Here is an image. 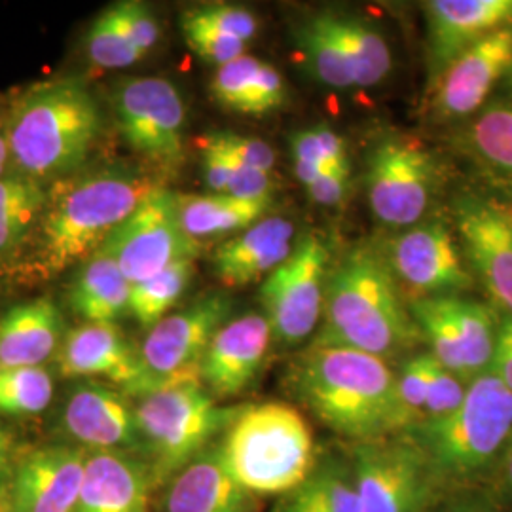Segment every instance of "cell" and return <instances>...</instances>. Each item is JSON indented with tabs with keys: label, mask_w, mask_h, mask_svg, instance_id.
<instances>
[{
	"label": "cell",
	"mask_w": 512,
	"mask_h": 512,
	"mask_svg": "<svg viewBox=\"0 0 512 512\" xmlns=\"http://www.w3.org/2000/svg\"><path fill=\"white\" fill-rule=\"evenodd\" d=\"M329 167L319 164H311V162H294V173L296 179L304 186H310L313 181H317Z\"/></svg>",
	"instance_id": "816d5d0a"
},
{
	"label": "cell",
	"mask_w": 512,
	"mask_h": 512,
	"mask_svg": "<svg viewBox=\"0 0 512 512\" xmlns=\"http://www.w3.org/2000/svg\"><path fill=\"white\" fill-rule=\"evenodd\" d=\"M272 329L264 315L247 313L228 321L213 336L202 361V382L219 399L243 393L264 363L272 344Z\"/></svg>",
	"instance_id": "ac0fdd59"
},
{
	"label": "cell",
	"mask_w": 512,
	"mask_h": 512,
	"mask_svg": "<svg viewBox=\"0 0 512 512\" xmlns=\"http://www.w3.org/2000/svg\"><path fill=\"white\" fill-rule=\"evenodd\" d=\"M440 512H494V509L488 505V501L469 495V497H461L458 501H452Z\"/></svg>",
	"instance_id": "f907efd6"
},
{
	"label": "cell",
	"mask_w": 512,
	"mask_h": 512,
	"mask_svg": "<svg viewBox=\"0 0 512 512\" xmlns=\"http://www.w3.org/2000/svg\"><path fill=\"white\" fill-rule=\"evenodd\" d=\"M509 84H511V86H512V67H511V71H509Z\"/></svg>",
	"instance_id": "11a10c76"
},
{
	"label": "cell",
	"mask_w": 512,
	"mask_h": 512,
	"mask_svg": "<svg viewBox=\"0 0 512 512\" xmlns=\"http://www.w3.org/2000/svg\"><path fill=\"white\" fill-rule=\"evenodd\" d=\"M275 512H361L351 463H317Z\"/></svg>",
	"instance_id": "f1b7e54d"
},
{
	"label": "cell",
	"mask_w": 512,
	"mask_h": 512,
	"mask_svg": "<svg viewBox=\"0 0 512 512\" xmlns=\"http://www.w3.org/2000/svg\"><path fill=\"white\" fill-rule=\"evenodd\" d=\"M492 370L497 378L512 391V315L505 313L497 321V340H495L494 363Z\"/></svg>",
	"instance_id": "c3c4849f"
},
{
	"label": "cell",
	"mask_w": 512,
	"mask_h": 512,
	"mask_svg": "<svg viewBox=\"0 0 512 512\" xmlns=\"http://www.w3.org/2000/svg\"><path fill=\"white\" fill-rule=\"evenodd\" d=\"M116 126L128 147L162 173L184 162L186 109L177 88L158 76H129L110 95Z\"/></svg>",
	"instance_id": "30bf717a"
},
{
	"label": "cell",
	"mask_w": 512,
	"mask_h": 512,
	"mask_svg": "<svg viewBox=\"0 0 512 512\" xmlns=\"http://www.w3.org/2000/svg\"><path fill=\"white\" fill-rule=\"evenodd\" d=\"M213 135L224 148L228 167H230V183H228L226 194L232 198H238V200H247V202H270V194H272L270 173L245 164L220 141L217 133H213Z\"/></svg>",
	"instance_id": "b9f144b4"
},
{
	"label": "cell",
	"mask_w": 512,
	"mask_h": 512,
	"mask_svg": "<svg viewBox=\"0 0 512 512\" xmlns=\"http://www.w3.org/2000/svg\"><path fill=\"white\" fill-rule=\"evenodd\" d=\"M385 258L395 277L420 298L446 296L469 285L458 245L442 222H425L393 239Z\"/></svg>",
	"instance_id": "5bb4252c"
},
{
	"label": "cell",
	"mask_w": 512,
	"mask_h": 512,
	"mask_svg": "<svg viewBox=\"0 0 512 512\" xmlns=\"http://www.w3.org/2000/svg\"><path fill=\"white\" fill-rule=\"evenodd\" d=\"M63 423L74 440L93 452L141 450L135 408L107 385L90 382L76 387L65 404Z\"/></svg>",
	"instance_id": "d6986e66"
},
{
	"label": "cell",
	"mask_w": 512,
	"mask_h": 512,
	"mask_svg": "<svg viewBox=\"0 0 512 512\" xmlns=\"http://www.w3.org/2000/svg\"><path fill=\"white\" fill-rule=\"evenodd\" d=\"M294 226L283 217H266L222 243L213 256L224 287L241 289L266 279L293 253Z\"/></svg>",
	"instance_id": "7402d4cb"
},
{
	"label": "cell",
	"mask_w": 512,
	"mask_h": 512,
	"mask_svg": "<svg viewBox=\"0 0 512 512\" xmlns=\"http://www.w3.org/2000/svg\"><path fill=\"white\" fill-rule=\"evenodd\" d=\"M475 148L499 169L512 175V105L486 110L473 126Z\"/></svg>",
	"instance_id": "d590c367"
},
{
	"label": "cell",
	"mask_w": 512,
	"mask_h": 512,
	"mask_svg": "<svg viewBox=\"0 0 512 512\" xmlns=\"http://www.w3.org/2000/svg\"><path fill=\"white\" fill-rule=\"evenodd\" d=\"M442 313L456 338L463 357L469 384L488 372L494 363L497 321L490 310L478 302L459 296H437Z\"/></svg>",
	"instance_id": "83f0119b"
},
{
	"label": "cell",
	"mask_w": 512,
	"mask_h": 512,
	"mask_svg": "<svg viewBox=\"0 0 512 512\" xmlns=\"http://www.w3.org/2000/svg\"><path fill=\"white\" fill-rule=\"evenodd\" d=\"M131 283L112 256L97 251L76 275L71 308L86 323H114L129 308Z\"/></svg>",
	"instance_id": "484cf974"
},
{
	"label": "cell",
	"mask_w": 512,
	"mask_h": 512,
	"mask_svg": "<svg viewBox=\"0 0 512 512\" xmlns=\"http://www.w3.org/2000/svg\"><path fill=\"white\" fill-rule=\"evenodd\" d=\"M458 228L476 275L512 315V203L469 198L459 203Z\"/></svg>",
	"instance_id": "9a60e30c"
},
{
	"label": "cell",
	"mask_w": 512,
	"mask_h": 512,
	"mask_svg": "<svg viewBox=\"0 0 512 512\" xmlns=\"http://www.w3.org/2000/svg\"><path fill=\"white\" fill-rule=\"evenodd\" d=\"M435 363H437V359L431 353H420V355L410 357L404 363L401 372L397 374L399 397H401L406 414L412 420V427L421 423L425 416L427 391H429Z\"/></svg>",
	"instance_id": "74e56055"
},
{
	"label": "cell",
	"mask_w": 512,
	"mask_h": 512,
	"mask_svg": "<svg viewBox=\"0 0 512 512\" xmlns=\"http://www.w3.org/2000/svg\"><path fill=\"white\" fill-rule=\"evenodd\" d=\"M63 317L50 298L23 302L0 319V370L42 366L61 340Z\"/></svg>",
	"instance_id": "d4e9b609"
},
{
	"label": "cell",
	"mask_w": 512,
	"mask_h": 512,
	"mask_svg": "<svg viewBox=\"0 0 512 512\" xmlns=\"http://www.w3.org/2000/svg\"><path fill=\"white\" fill-rule=\"evenodd\" d=\"M200 245L184 234L177 196L160 190L148 198L99 249L112 256L129 283L160 274L177 260L194 258Z\"/></svg>",
	"instance_id": "4fadbf2b"
},
{
	"label": "cell",
	"mask_w": 512,
	"mask_h": 512,
	"mask_svg": "<svg viewBox=\"0 0 512 512\" xmlns=\"http://www.w3.org/2000/svg\"><path fill=\"white\" fill-rule=\"evenodd\" d=\"M283 101H285L283 76L275 67L262 61L256 71L255 82L251 86L249 97H247L245 114H251V116L268 114L272 110L279 109L283 105Z\"/></svg>",
	"instance_id": "ee69618b"
},
{
	"label": "cell",
	"mask_w": 512,
	"mask_h": 512,
	"mask_svg": "<svg viewBox=\"0 0 512 512\" xmlns=\"http://www.w3.org/2000/svg\"><path fill=\"white\" fill-rule=\"evenodd\" d=\"M323 313L325 327L313 346L357 349L387 361L418 340L397 277L385 255L368 245L349 249L330 270Z\"/></svg>",
	"instance_id": "7a4b0ae2"
},
{
	"label": "cell",
	"mask_w": 512,
	"mask_h": 512,
	"mask_svg": "<svg viewBox=\"0 0 512 512\" xmlns=\"http://www.w3.org/2000/svg\"><path fill=\"white\" fill-rule=\"evenodd\" d=\"M349 167H329L317 181L306 186L311 200L319 205H338L348 192Z\"/></svg>",
	"instance_id": "7dc6e473"
},
{
	"label": "cell",
	"mask_w": 512,
	"mask_h": 512,
	"mask_svg": "<svg viewBox=\"0 0 512 512\" xmlns=\"http://www.w3.org/2000/svg\"><path fill=\"white\" fill-rule=\"evenodd\" d=\"M54 399V380L44 366L0 370V414L33 416Z\"/></svg>",
	"instance_id": "836d02e7"
},
{
	"label": "cell",
	"mask_w": 512,
	"mask_h": 512,
	"mask_svg": "<svg viewBox=\"0 0 512 512\" xmlns=\"http://www.w3.org/2000/svg\"><path fill=\"white\" fill-rule=\"evenodd\" d=\"M10 160V150H8V141H6V133L4 128L0 126V179L4 177V171H6V164Z\"/></svg>",
	"instance_id": "db71d44e"
},
{
	"label": "cell",
	"mask_w": 512,
	"mask_h": 512,
	"mask_svg": "<svg viewBox=\"0 0 512 512\" xmlns=\"http://www.w3.org/2000/svg\"><path fill=\"white\" fill-rule=\"evenodd\" d=\"M184 234L200 245L202 239L228 236L266 219L270 202H247L228 194L177 196Z\"/></svg>",
	"instance_id": "4316f807"
},
{
	"label": "cell",
	"mask_w": 512,
	"mask_h": 512,
	"mask_svg": "<svg viewBox=\"0 0 512 512\" xmlns=\"http://www.w3.org/2000/svg\"><path fill=\"white\" fill-rule=\"evenodd\" d=\"M512 67V27H503L459 54L442 73L433 105L440 118H463L488 99Z\"/></svg>",
	"instance_id": "e0dca14e"
},
{
	"label": "cell",
	"mask_w": 512,
	"mask_h": 512,
	"mask_svg": "<svg viewBox=\"0 0 512 512\" xmlns=\"http://www.w3.org/2000/svg\"><path fill=\"white\" fill-rule=\"evenodd\" d=\"M0 126H2V124H0Z\"/></svg>",
	"instance_id": "9f6ffc18"
},
{
	"label": "cell",
	"mask_w": 512,
	"mask_h": 512,
	"mask_svg": "<svg viewBox=\"0 0 512 512\" xmlns=\"http://www.w3.org/2000/svg\"><path fill=\"white\" fill-rule=\"evenodd\" d=\"M194 258H183L167 266L160 274L131 285L128 311L145 327H156L190 285Z\"/></svg>",
	"instance_id": "1f68e13d"
},
{
	"label": "cell",
	"mask_w": 512,
	"mask_h": 512,
	"mask_svg": "<svg viewBox=\"0 0 512 512\" xmlns=\"http://www.w3.org/2000/svg\"><path fill=\"white\" fill-rule=\"evenodd\" d=\"M338 29L348 54L353 84L357 88L378 86L391 71V52L384 37L355 18L338 16Z\"/></svg>",
	"instance_id": "d6a6232c"
},
{
	"label": "cell",
	"mask_w": 512,
	"mask_h": 512,
	"mask_svg": "<svg viewBox=\"0 0 512 512\" xmlns=\"http://www.w3.org/2000/svg\"><path fill=\"white\" fill-rule=\"evenodd\" d=\"M59 368L67 378L103 376L126 391L139 376V351L114 323H86L63 340Z\"/></svg>",
	"instance_id": "603a6c76"
},
{
	"label": "cell",
	"mask_w": 512,
	"mask_h": 512,
	"mask_svg": "<svg viewBox=\"0 0 512 512\" xmlns=\"http://www.w3.org/2000/svg\"><path fill=\"white\" fill-rule=\"evenodd\" d=\"M181 27H183L184 40L190 46V50L198 57H202L203 61L213 63L217 67H222L247 52V42L228 37L211 27H205L198 21H192L183 16Z\"/></svg>",
	"instance_id": "f35d334b"
},
{
	"label": "cell",
	"mask_w": 512,
	"mask_h": 512,
	"mask_svg": "<svg viewBox=\"0 0 512 512\" xmlns=\"http://www.w3.org/2000/svg\"><path fill=\"white\" fill-rule=\"evenodd\" d=\"M289 389L330 431L355 444L412 429L387 361L357 349L311 346L291 366Z\"/></svg>",
	"instance_id": "6da1fadb"
},
{
	"label": "cell",
	"mask_w": 512,
	"mask_h": 512,
	"mask_svg": "<svg viewBox=\"0 0 512 512\" xmlns=\"http://www.w3.org/2000/svg\"><path fill=\"white\" fill-rule=\"evenodd\" d=\"M165 512H255V499L224 463L220 444L209 446L171 478Z\"/></svg>",
	"instance_id": "44dd1931"
},
{
	"label": "cell",
	"mask_w": 512,
	"mask_h": 512,
	"mask_svg": "<svg viewBox=\"0 0 512 512\" xmlns=\"http://www.w3.org/2000/svg\"><path fill=\"white\" fill-rule=\"evenodd\" d=\"M122 33L131 40V44L147 55L160 40V25L145 4L129 0L118 2L107 8Z\"/></svg>",
	"instance_id": "60d3db41"
},
{
	"label": "cell",
	"mask_w": 512,
	"mask_h": 512,
	"mask_svg": "<svg viewBox=\"0 0 512 512\" xmlns=\"http://www.w3.org/2000/svg\"><path fill=\"white\" fill-rule=\"evenodd\" d=\"M298 42L319 82L334 90L355 86L336 14H319L308 19L298 33Z\"/></svg>",
	"instance_id": "f546056e"
},
{
	"label": "cell",
	"mask_w": 512,
	"mask_h": 512,
	"mask_svg": "<svg viewBox=\"0 0 512 512\" xmlns=\"http://www.w3.org/2000/svg\"><path fill=\"white\" fill-rule=\"evenodd\" d=\"M14 439L12 435L0 425V484L10 480L14 473Z\"/></svg>",
	"instance_id": "681fc988"
},
{
	"label": "cell",
	"mask_w": 512,
	"mask_h": 512,
	"mask_svg": "<svg viewBox=\"0 0 512 512\" xmlns=\"http://www.w3.org/2000/svg\"><path fill=\"white\" fill-rule=\"evenodd\" d=\"M200 147H202L205 183L215 194H226L228 183H230V167H228L224 148L215 139L213 133L203 137Z\"/></svg>",
	"instance_id": "bcb514c9"
},
{
	"label": "cell",
	"mask_w": 512,
	"mask_h": 512,
	"mask_svg": "<svg viewBox=\"0 0 512 512\" xmlns=\"http://www.w3.org/2000/svg\"><path fill=\"white\" fill-rule=\"evenodd\" d=\"M329 251L317 236H302L293 253L264 279L260 300L272 336L294 348L317 329L325 310Z\"/></svg>",
	"instance_id": "8fae6325"
},
{
	"label": "cell",
	"mask_w": 512,
	"mask_h": 512,
	"mask_svg": "<svg viewBox=\"0 0 512 512\" xmlns=\"http://www.w3.org/2000/svg\"><path fill=\"white\" fill-rule=\"evenodd\" d=\"M220 141L230 148L243 162L260 171L272 173L275 164V152L266 141L255 137H243L236 133H217Z\"/></svg>",
	"instance_id": "f6af8a7d"
},
{
	"label": "cell",
	"mask_w": 512,
	"mask_h": 512,
	"mask_svg": "<svg viewBox=\"0 0 512 512\" xmlns=\"http://www.w3.org/2000/svg\"><path fill=\"white\" fill-rule=\"evenodd\" d=\"M499 463H501V469H503V480H505L507 488L512 492V439Z\"/></svg>",
	"instance_id": "f5cc1de1"
},
{
	"label": "cell",
	"mask_w": 512,
	"mask_h": 512,
	"mask_svg": "<svg viewBox=\"0 0 512 512\" xmlns=\"http://www.w3.org/2000/svg\"><path fill=\"white\" fill-rule=\"evenodd\" d=\"M152 177L105 169L55 184L40 217L37 268L46 275L88 260L126 220L160 192Z\"/></svg>",
	"instance_id": "277c9868"
},
{
	"label": "cell",
	"mask_w": 512,
	"mask_h": 512,
	"mask_svg": "<svg viewBox=\"0 0 512 512\" xmlns=\"http://www.w3.org/2000/svg\"><path fill=\"white\" fill-rule=\"evenodd\" d=\"M351 467L361 512H427L442 486L408 433L355 444Z\"/></svg>",
	"instance_id": "9c48e42d"
},
{
	"label": "cell",
	"mask_w": 512,
	"mask_h": 512,
	"mask_svg": "<svg viewBox=\"0 0 512 512\" xmlns=\"http://www.w3.org/2000/svg\"><path fill=\"white\" fill-rule=\"evenodd\" d=\"M260 63L262 61L245 54L217 69L211 82V93L222 109L245 114L247 97Z\"/></svg>",
	"instance_id": "8d00e7d4"
},
{
	"label": "cell",
	"mask_w": 512,
	"mask_h": 512,
	"mask_svg": "<svg viewBox=\"0 0 512 512\" xmlns=\"http://www.w3.org/2000/svg\"><path fill=\"white\" fill-rule=\"evenodd\" d=\"M152 478L124 452H92L73 512H147Z\"/></svg>",
	"instance_id": "cb8c5ba5"
},
{
	"label": "cell",
	"mask_w": 512,
	"mask_h": 512,
	"mask_svg": "<svg viewBox=\"0 0 512 512\" xmlns=\"http://www.w3.org/2000/svg\"><path fill=\"white\" fill-rule=\"evenodd\" d=\"M232 300L213 293L164 317L139 349V376L126 393L137 399L162 385L202 380V361L213 336L228 323Z\"/></svg>",
	"instance_id": "ba28073f"
},
{
	"label": "cell",
	"mask_w": 512,
	"mask_h": 512,
	"mask_svg": "<svg viewBox=\"0 0 512 512\" xmlns=\"http://www.w3.org/2000/svg\"><path fill=\"white\" fill-rule=\"evenodd\" d=\"M88 454L48 446L19 459L8 480L6 512H73Z\"/></svg>",
	"instance_id": "2e32d148"
},
{
	"label": "cell",
	"mask_w": 512,
	"mask_h": 512,
	"mask_svg": "<svg viewBox=\"0 0 512 512\" xmlns=\"http://www.w3.org/2000/svg\"><path fill=\"white\" fill-rule=\"evenodd\" d=\"M48 203V194L37 179L4 175L0 179V256L14 251L37 222Z\"/></svg>",
	"instance_id": "4dcf8cb0"
},
{
	"label": "cell",
	"mask_w": 512,
	"mask_h": 512,
	"mask_svg": "<svg viewBox=\"0 0 512 512\" xmlns=\"http://www.w3.org/2000/svg\"><path fill=\"white\" fill-rule=\"evenodd\" d=\"M86 44L90 61L101 69H124L145 57L122 33L109 10L93 21Z\"/></svg>",
	"instance_id": "e575fe53"
},
{
	"label": "cell",
	"mask_w": 512,
	"mask_h": 512,
	"mask_svg": "<svg viewBox=\"0 0 512 512\" xmlns=\"http://www.w3.org/2000/svg\"><path fill=\"white\" fill-rule=\"evenodd\" d=\"M239 412L220 408L202 380L162 385L139 397L135 420L154 484L173 478L228 429Z\"/></svg>",
	"instance_id": "52a82bcc"
},
{
	"label": "cell",
	"mask_w": 512,
	"mask_h": 512,
	"mask_svg": "<svg viewBox=\"0 0 512 512\" xmlns=\"http://www.w3.org/2000/svg\"><path fill=\"white\" fill-rule=\"evenodd\" d=\"M433 71L442 73L478 40L512 23V0H433L425 4Z\"/></svg>",
	"instance_id": "ffe728a7"
},
{
	"label": "cell",
	"mask_w": 512,
	"mask_h": 512,
	"mask_svg": "<svg viewBox=\"0 0 512 512\" xmlns=\"http://www.w3.org/2000/svg\"><path fill=\"white\" fill-rule=\"evenodd\" d=\"M437 186V165L420 143L385 139L372 150L366 192L376 219L387 226H412L423 217Z\"/></svg>",
	"instance_id": "7c38bea8"
},
{
	"label": "cell",
	"mask_w": 512,
	"mask_h": 512,
	"mask_svg": "<svg viewBox=\"0 0 512 512\" xmlns=\"http://www.w3.org/2000/svg\"><path fill=\"white\" fill-rule=\"evenodd\" d=\"M183 16L243 42H249L258 31L255 14L234 4H202L184 12Z\"/></svg>",
	"instance_id": "ab89813d"
},
{
	"label": "cell",
	"mask_w": 512,
	"mask_h": 512,
	"mask_svg": "<svg viewBox=\"0 0 512 512\" xmlns=\"http://www.w3.org/2000/svg\"><path fill=\"white\" fill-rule=\"evenodd\" d=\"M220 452L253 495L291 494L317 465L310 423L291 404L264 403L239 412Z\"/></svg>",
	"instance_id": "8992f818"
},
{
	"label": "cell",
	"mask_w": 512,
	"mask_h": 512,
	"mask_svg": "<svg viewBox=\"0 0 512 512\" xmlns=\"http://www.w3.org/2000/svg\"><path fill=\"white\" fill-rule=\"evenodd\" d=\"M420 444L442 482H467L499 463L512 439V391L494 370L480 374L463 403L406 431Z\"/></svg>",
	"instance_id": "5b68a950"
},
{
	"label": "cell",
	"mask_w": 512,
	"mask_h": 512,
	"mask_svg": "<svg viewBox=\"0 0 512 512\" xmlns=\"http://www.w3.org/2000/svg\"><path fill=\"white\" fill-rule=\"evenodd\" d=\"M2 128L18 173L44 181L86 164L101 137L103 116L84 82L61 78L18 97Z\"/></svg>",
	"instance_id": "3957f363"
},
{
	"label": "cell",
	"mask_w": 512,
	"mask_h": 512,
	"mask_svg": "<svg viewBox=\"0 0 512 512\" xmlns=\"http://www.w3.org/2000/svg\"><path fill=\"white\" fill-rule=\"evenodd\" d=\"M467 387L469 384L465 380H461L454 372H450L437 361L431 374L429 391H427L423 421L440 420L452 414L459 404L463 403L467 395Z\"/></svg>",
	"instance_id": "7bdbcfd3"
}]
</instances>
